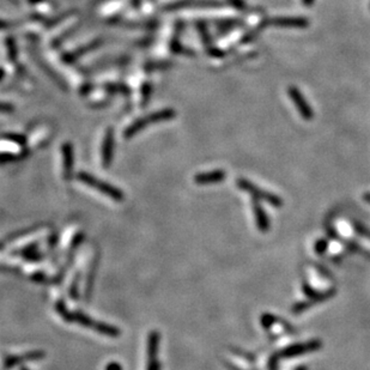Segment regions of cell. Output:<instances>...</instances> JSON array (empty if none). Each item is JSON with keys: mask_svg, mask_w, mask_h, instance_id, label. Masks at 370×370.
Segmentation results:
<instances>
[{"mask_svg": "<svg viewBox=\"0 0 370 370\" xmlns=\"http://www.w3.org/2000/svg\"><path fill=\"white\" fill-rule=\"evenodd\" d=\"M111 149H113V139H111V135L108 134L107 139H106L105 143V148H103L102 151V163L105 167H108L110 163L111 159Z\"/></svg>", "mask_w": 370, "mask_h": 370, "instance_id": "9c48e42d", "label": "cell"}, {"mask_svg": "<svg viewBox=\"0 0 370 370\" xmlns=\"http://www.w3.org/2000/svg\"><path fill=\"white\" fill-rule=\"evenodd\" d=\"M78 180H79L81 184H84V185H86V186L91 187V188L96 189L97 192L101 193V194L110 198L111 200L118 201V203H121V201L125 200V195L121 190L115 188V187H113L109 184H106V182L101 181L100 179L94 178V176H91L90 174L79 173L78 174Z\"/></svg>", "mask_w": 370, "mask_h": 370, "instance_id": "7a4b0ae2", "label": "cell"}, {"mask_svg": "<svg viewBox=\"0 0 370 370\" xmlns=\"http://www.w3.org/2000/svg\"><path fill=\"white\" fill-rule=\"evenodd\" d=\"M224 176L223 171H213V173H206V174H199L195 176V182L197 184H210V182L220 181Z\"/></svg>", "mask_w": 370, "mask_h": 370, "instance_id": "ba28073f", "label": "cell"}, {"mask_svg": "<svg viewBox=\"0 0 370 370\" xmlns=\"http://www.w3.org/2000/svg\"><path fill=\"white\" fill-rule=\"evenodd\" d=\"M56 310H58L59 315H60L65 321H69V322H77V323H79V325L84 326V327L97 331L100 334L111 337V338H115V337L120 336V331H119L116 327L106 325V323H103V322H99V321H96V320H92L91 317H86V315L81 314V313L79 312L71 313L67 310L66 307H65L62 303H58V306H56Z\"/></svg>", "mask_w": 370, "mask_h": 370, "instance_id": "6da1fadb", "label": "cell"}, {"mask_svg": "<svg viewBox=\"0 0 370 370\" xmlns=\"http://www.w3.org/2000/svg\"><path fill=\"white\" fill-rule=\"evenodd\" d=\"M62 154H64V171L65 173H71V165H72V149L70 145H65L62 148Z\"/></svg>", "mask_w": 370, "mask_h": 370, "instance_id": "30bf717a", "label": "cell"}, {"mask_svg": "<svg viewBox=\"0 0 370 370\" xmlns=\"http://www.w3.org/2000/svg\"><path fill=\"white\" fill-rule=\"evenodd\" d=\"M268 24H272V26H279V28H307L309 24V21L307 18L303 17H277V18H272V20H266L261 23L260 26H268Z\"/></svg>", "mask_w": 370, "mask_h": 370, "instance_id": "5b68a950", "label": "cell"}, {"mask_svg": "<svg viewBox=\"0 0 370 370\" xmlns=\"http://www.w3.org/2000/svg\"><path fill=\"white\" fill-rule=\"evenodd\" d=\"M107 370H121V367L116 363H111L107 367Z\"/></svg>", "mask_w": 370, "mask_h": 370, "instance_id": "8fae6325", "label": "cell"}, {"mask_svg": "<svg viewBox=\"0 0 370 370\" xmlns=\"http://www.w3.org/2000/svg\"><path fill=\"white\" fill-rule=\"evenodd\" d=\"M289 96H290V99L292 100L295 107L297 108L300 115L304 119V120H312V119L314 118V111H313L312 107L309 106L308 101L304 99L302 92L298 90L296 86H290Z\"/></svg>", "mask_w": 370, "mask_h": 370, "instance_id": "277c9868", "label": "cell"}, {"mask_svg": "<svg viewBox=\"0 0 370 370\" xmlns=\"http://www.w3.org/2000/svg\"><path fill=\"white\" fill-rule=\"evenodd\" d=\"M43 356H45V353H43L42 351H34V352L26 353V355L24 356H7L4 361L5 368H12L13 366H16L17 363H21L22 361L39 360V358H42Z\"/></svg>", "mask_w": 370, "mask_h": 370, "instance_id": "52a82bcc", "label": "cell"}, {"mask_svg": "<svg viewBox=\"0 0 370 370\" xmlns=\"http://www.w3.org/2000/svg\"><path fill=\"white\" fill-rule=\"evenodd\" d=\"M302 2H303L304 5H307V6H310V5L314 2V0H302Z\"/></svg>", "mask_w": 370, "mask_h": 370, "instance_id": "7c38bea8", "label": "cell"}, {"mask_svg": "<svg viewBox=\"0 0 370 370\" xmlns=\"http://www.w3.org/2000/svg\"><path fill=\"white\" fill-rule=\"evenodd\" d=\"M159 343V332L151 331L148 336V344H146V355H148L146 370H160V364L159 360H157Z\"/></svg>", "mask_w": 370, "mask_h": 370, "instance_id": "3957f363", "label": "cell"}, {"mask_svg": "<svg viewBox=\"0 0 370 370\" xmlns=\"http://www.w3.org/2000/svg\"><path fill=\"white\" fill-rule=\"evenodd\" d=\"M174 114L173 111L168 110V111H159L157 114H154V115L149 116V118H146L145 120H140L139 122H137V124L134 125V126H132L131 129L127 131V135L126 137H131V135L135 134V133L138 132V131L144 129V127H146L148 125L150 124H154L152 121H160V120H164V119H170L173 118Z\"/></svg>", "mask_w": 370, "mask_h": 370, "instance_id": "8992f818", "label": "cell"}]
</instances>
